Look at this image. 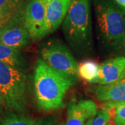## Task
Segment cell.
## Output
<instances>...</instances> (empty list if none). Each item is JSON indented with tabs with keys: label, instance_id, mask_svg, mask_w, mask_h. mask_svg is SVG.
<instances>
[{
	"label": "cell",
	"instance_id": "e0dca14e",
	"mask_svg": "<svg viewBox=\"0 0 125 125\" xmlns=\"http://www.w3.org/2000/svg\"><path fill=\"white\" fill-rule=\"evenodd\" d=\"M115 113V122L117 125H125V103L117 104Z\"/></svg>",
	"mask_w": 125,
	"mask_h": 125
},
{
	"label": "cell",
	"instance_id": "3957f363",
	"mask_svg": "<svg viewBox=\"0 0 125 125\" xmlns=\"http://www.w3.org/2000/svg\"><path fill=\"white\" fill-rule=\"evenodd\" d=\"M97 34L99 42L117 47L125 41V10L107 0H94Z\"/></svg>",
	"mask_w": 125,
	"mask_h": 125
},
{
	"label": "cell",
	"instance_id": "52a82bcc",
	"mask_svg": "<svg viewBox=\"0 0 125 125\" xmlns=\"http://www.w3.org/2000/svg\"><path fill=\"white\" fill-rule=\"evenodd\" d=\"M97 105L90 99L71 100L67 106L65 125H85L87 121L96 115Z\"/></svg>",
	"mask_w": 125,
	"mask_h": 125
},
{
	"label": "cell",
	"instance_id": "8992f818",
	"mask_svg": "<svg viewBox=\"0 0 125 125\" xmlns=\"http://www.w3.org/2000/svg\"><path fill=\"white\" fill-rule=\"evenodd\" d=\"M46 3L47 0H31L24 15V27L31 39L38 41L46 35Z\"/></svg>",
	"mask_w": 125,
	"mask_h": 125
},
{
	"label": "cell",
	"instance_id": "ba28073f",
	"mask_svg": "<svg viewBox=\"0 0 125 125\" xmlns=\"http://www.w3.org/2000/svg\"><path fill=\"white\" fill-rule=\"evenodd\" d=\"M125 79V57L119 56L108 60L99 65L95 83L100 85L110 84Z\"/></svg>",
	"mask_w": 125,
	"mask_h": 125
},
{
	"label": "cell",
	"instance_id": "6da1fadb",
	"mask_svg": "<svg viewBox=\"0 0 125 125\" xmlns=\"http://www.w3.org/2000/svg\"><path fill=\"white\" fill-rule=\"evenodd\" d=\"M34 93L38 108L50 111L63 106V99L76 81L56 71L38 58L34 71Z\"/></svg>",
	"mask_w": 125,
	"mask_h": 125
},
{
	"label": "cell",
	"instance_id": "4fadbf2b",
	"mask_svg": "<svg viewBox=\"0 0 125 125\" xmlns=\"http://www.w3.org/2000/svg\"><path fill=\"white\" fill-rule=\"evenodd\" d=\"M99 65L92 60H87L82 62L79 65V76L88 82L95 81L97 79Z\"/></svg>",
	"mask_w": 125,
	"mask_h": 125
},
{
	"label": "cell",
	"instance_id": "ac0fdd59",
	"mask_svg": "<svg viewBox=\"0 0 125 125\" xmlns=\"http://www.w3.org/2000/svg\"><path fill=\"white\" fill-rule=\"evenodd\" d=\"M58 119L55 116L42 117L36 121V125H57Z\"/></svg>",
	"mask_w": 125,
	"mask_h": 125
},
{
	"label": "cell",
	"instance_id": "5b68a950",
	"mask_svg": "<svg viewBox=\"0 0 125 125\" xmlns=\"http://www.w3.org/2000/svg\"><path fill=\"white\" fill-rule=\"evenodd\" d=\"M41 58L49 67L74 81L79 79V65L70 49L62 42L48 40L42 45L40 52Z\"/></svg>",
	"mask_w": 125,
	"mask_h": 125
},
{
	"label": "cell",
	"instance_id": "2e32d148",
	"mask_svg": "<svg viewBox=\"0 0 125 125\" xmlns=\"http://www.w3.org/2000/svg\"><path fill=\"white\" fill-rule=\"evenodd\" d=\"M36 121L30 117L10 113L0 122V125H36Z\"/></svg>",
	"mask_w": 125,
	"mask_h": 125
},
{
	"label": "cell",
	"instance_id": "7402d4cb",
	"mask_svg": "<svg viewBox=\"0 0 125 125\" xmlns=\"http://www.w3.org/2000/svg\"><path fill=\"white\" fill-rule=\"evenodd\" d=\"M57 125H65V124H64V123H59V124H58Z\"/></svg>",
	"mask_w": 125,
	"mask_h": 125
},
{
	"label": "cell",
	"instance_id": "277c9868",
	"mask_svg": "<svg viewBox=\"0 0 125 125\" xmlns=\"http://www.w3.org/2000/svg\"><path fill=\"white\" fill-rule=\"evenodd\" d=\"M0 91L9 108L20 113L27 111V77L24 72L0 61Z\"/></svg>",
	"mask_w": 125,
	"mask_h": 125
},
{
	"label": "cell",
	"instance_id": "5bb4252c",
	"mask_svg": "<svg viewBox=\"0 0 125 125\" xmlns=\"http://www.w3.org/2000/svg\"><path fill=\"white\" fill-rule=\"evenodd\" d=\"M115 106L102 108L97 112L92 125H117L115 122Z\"/></svg>",
	"mask_w": 125,
	"mask_h": 125
},
{
	"label": "cell",
	"instance_id": "7a4b0ae2",
	"mask_svg": "<svg viewBox=\"0 0 125 125\" xmlns=\"http://www.w3.org/2000/svg\"><path fill=\"white\" fill-rule=\"evenodd\" d=\"M67 43L76 54L86 55L93 51L90 0H74L62 23Z\"/></svg>",
	"mask_w": 125,
	"mask_h": 125
},
{
	"label": "cell",
	"instance_id": "d6986e66",
	"mask_svg": "<svg viewBox=\"0 0 125 125\" xmlns=\"http://www.w3.org/2000/svg\"><path fill=\"white\" fill-rule=\"evenodd\" d=\"M4 104H5L4 97H3V95L0 91V115L3 113V105H4Z\"/></svg>",
	"mask_w": 125,
	"mask_h": 125
},
{
	"label": "cell",
	"instance_id": "9a60e30c",
	"mask_svg": "<svg viewBox=\"0 0 125 125\" xmlns=\"http://www.w3.org/2000/svg\"><path fill=\"white\" fill-rule=\"evenodd\" d=\"M31 0H0V9L9 12L25 15L27 5Z\"/></svg>",
	"mask_w": 125,
	"mask_h": 125
},
{
	"label": "cell",
	"instance_id": "9c48e42d",
	"mask_svg": "<svg viewBox=\"0 0 125 125\" xmlns=\"http://www.w3.org/2000/svg\"><path fill=\"white\" fill-rule=\"evenodd\" d=\"M74 0H47L46 35L54 33L62 24Z\"/></svg>",
	"mask_w": 125,
	"mask_h": 125
},
{
	"label": "cell",
	"instance_id": "30bf717a",
	"mask_svg": "<svg viewBox=\"0 0 125 125\" xmlns=\"http://www.w3.org/2000/svg\"><path fill=\"white\" fill-rule=\"evenodd\" d=\"M31 40L29 33L24 25L9 28L0 33V44L15 49L26 47Z\"/></svg>",
	"mask_w": 125,
	"mask_h": 125
},
{
	"label": "cell",
	"instance_id": "7c38bea8",
	"mask_svg": "<svg viewBox=\"0 0 125 125\" xmlns=\"http://www.w3.org/2000/svg\"><path fill=\"white\" fill-rule=\"evenodd\" d=\"M0 61L19 70L25 72L29 67L27 56L20 49L0 44Z\"/></svg>",
	"mask_w": 125,
	"mask_h": 125
},
{
	"label": "cell",
	"instance_id": "44dd1931",
	"mask_svg": "<svg viewBox=\"0 0 125 125\" xmlns=\"http://www.w3.org/2000/svg\"><path fill=\"white\" fill-rule=\"evenodd\" d=\"M94 117H92V118H90V120H88L87 121V122L85 123V125H92V122H93Z\"/></svg>",
	"mask_w": 125,
	"mask_h": 125
},
{
	"label": "cell",
	"instance_id": "603a6c76",
	"mask_svg": "<svg viewBox=\"0 0 125 125\" xmlns=\"http://www.w3.org/2000/svg\"></svg>",
	"mask_w": 125,
	"mask_h": 125
},
{
	"label": "cell",
	"instance_id": "8fae6325",
	"mask_svg": "<svg viewBox=\"0 0 125 125\" xmlns=\"http://www.w3.org/2000/svg\"><path fill=\"white\" fill-rule=\"evenodd\" d=\"M94 93L99 100L105 102L125 103V79L94 88Z\"/></svg>",
	"mask_w": 125,
	"mask_h": 125
},
{
	"label": "cell",
	"instance_id": "ffe728a7",
	"mask_svg": "<svg viewBox=\"0 0 125 125\" xmlns=\"http://www.w3.org/2000/svg\"><path fill=\"white\" fill-rule=\"evenodd\" d=\"M119 5H120L122 7H124L125 9V0H115Z\"/></svg>",
	"mask_w": 125,
	"mask_h": 125
}]
</instances>
